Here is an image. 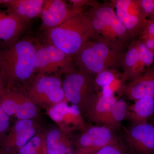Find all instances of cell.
Masks as SVG:
<instances>
[{
  "label": "cell",
  "mask_w": 154,
  "mask_h": 154,
  "mask_svg": "<svg viewBox=\"0 0 154 154\" xmlns=\"http://www.w3.org/2000/svg\"><path fill=\"white\" fill-rule=\"evenodd\" d=\"M39 43L25 37L0 49V75L5 88L30 83L33 79L35 54Z\"/></svg>",
  "instance_id": "obj_1"
},
{
  "label": "cell",
  "mask_w": 154,
  "mask_h": 154,
  "mask_svg": "<svg viewBox=\"0 0 154 154\" xmlns=\"http://www.w3.org/2000/svg\"><path fill=\"white\" fill-rule=\"evenodd\" d=\"M88 13L91 20L92 34L90 40L110 45L125 48L132 39L128 30L114 12L112 2L100 3L91 1Z\"/></svg>",
  "instance_id": "obj_2"
},
{
  "label": "cell",
  "mask_w": 154,
  "mask_h": 154,
  "mask_svg": "<svg viewBox=\"0 0 154 154\" xmlns=\"http://www.w3.org/2000/svg\"><path fill=\"white\" fill-rule=\"evenodd\" d=\"M46 33V43L73 57L90 40L92 34L91 20L86 13L80 10Z\"/></svg>",
  "instance_id": "obj_3"
},
{
  "label": "cell",
  "mask_w": 154,
  "mask_h": 154,
  "mask_svg": "<svg viewBox=\"0 0 154 154\" xmlns=\"http://www.w3.org/2000/svg\"><path fill=\"white\" fill-rule=\"evenodd\" d=\"M125 48L90 40L73 57L78 69L95 77L103 71L122 68Z\"/></svg>",
  "instance_id": "obj_4"
},
{
  "label": "cell",
  "mask_w": 154,
  "mask_h": 154,
  "mask_svg": "<svg viewBox=\"0 0 154 154\" xmlns=\"http://www.w3.org/2000/svg\"><path fill=\"white\" fill-rule=\"evenodd\" d=\"M95 76L78 69L65 74L62 86L66 101L86 110L100 92L95 85Z\"/></svg>",
  "instance_id": "obj_5"
},
{
  "label": "cell",
  "mask_w": 154,
  "mask_h": 154,
  "mask_svg": "<svg viewBox=\"0 0 154 154\" xmlns=\"http://www.w3.org/2000/svg\"><path fill=\"white\" fill-rule=\"evenodd\" d=\"M76 65L72 56L52 45L39 43L34 60L35 73L65 74L74 70Z\"/></svg>",
  "instance_id": "obj_6"
},
{
  "label": "cell",
  "mask_w": 154,
  "mask_h": 154,
  "mask_svg": "<svg viewBox=\"0 0 154 154\" xmlns=\"http://www.w3.org/2000/svg\"><path fill=\"white\" fill-rule=\"evenodd\" d=\"M61 74H37L28 87L27 94L34 103L56 104L66 101Z\"/></svg>",
  "instance_id": "obj_7"
},
{
  "label": "cell",
  "mask_w": 154,
  "mask_h": 154,
  "mask_svg": "<svg viewBox=\"0 0 154 154\" xmlns=\"http://www.w3.org/2000/svg\"><path fill=\"white\" fill-rule=\"evenodd\" d=\"M0 105L8 115L20 119H30L37 113L34 102L28 94L17 87L5 88L0 95Z\"/></svg>",
  "instance_id": "obj_8"
},
{
  "label": "cell",
  "mask_w": 154,
  "mask_h": 154,
  "mask_svg": "<svg viewBox=\"0 0 154 154\" xmlns=\"http://www.w3.org/2000/svg\"><path fill=\"white\" fill-rule=\"evenodd\" d=\"M116 11V14L131 38L142 33L148 20L140 5L139 0L111 1Z\"/></svg>",
  "instance_id": "obj_9"
},
{
  "label": "cell",
  "mask_w": 154,
  "mask_h": 154,
  "mask_svg": "<svg viewBox=\"0 0 154 154\" xmlns=\"http://www.w3.org/2000/svg\"><path fill=\"white\" fill-rule=\"evenodd\" d=\"M119 142L113 129L105 125L90 127L78 139L80 154H96L102 148Z\"/></svg>",
  "instance_id": "obj_10"
},
{
  "label": "cell",
  "mask_w": 154,
  "mask_h": 154,
  "mask_svg": "<svg viewBox=\"0 0 154 154\" xmlns=\"http://www.w3.org/2000/svg\"><path fill=\"white\" fill-rule=\"evenodd\" d=\"M126 146L133 154H151L154 152V125L149 123L133 125L124 135Z\"/></svg>",
  "instance_id": "obj_11"
},
{
  "label": "cell",
  "mask_w": 154,
  "mask_h": 154,
  "mask_svg": "<svg viewBox=\"0 0 154 154\" xmlns=\"http://www.w3.org/2000/svg\"><path fill=\"white\" fill-rule=\"evenodd\" d=\"M62 0H44L39 17L41 18V28L45 32L59 26L75 12Z\"/></svg>",
  "instance_id": "obj_12"
},
{
  "label": "cell",
  "mask_w": 154,
  "mask_h": 154,
  "mask_svg": "<svg viewBox=\"0 0 154 154\" xmlns=\"http://www.w3.org/2000/svg\"><path fill=\"white\" fill-rule=\"evenodd\" d=\"M129 100L144 98L154 99V64L147 69L139 76L125 84L119 91Z\"/></svg>",
  "instance_id": "obj_13"
},
{
  "label": "cell",
  "mask_w": 154,
  "mask_h": 154,
  "mask_svg": "<svg viewBox=\"0 0 154 154\" xmlns=\"http://www.w3.org/2000/svg\"><path fill=\"white\" fill-rule=\"evenodd\" d=\"M7 14L28 23L40 15L44 0H4Z\"/></svg>",
  "instance_id": "obj_14"
},
{
  "label": "cell",
  "mask_w": 154,
  "mask_h": 154,
  "mask_svg": "<svg viewBox=\"0 0 154 154\" xmlns=\"http://www.w3.org/2000/svg\"><path fill=\"white\" fill-rule=\"evenodd\" d=\"M27 23L0 12V49L8 47L21 38Z\"/></svg>",
  "instance_id": "obj_15"
},
{
  "label": "cell",
  "mask_w": 154,
  "mask_h": 154,
  "mask_svg": "<svg viewBox=\"0 0 154 154\" xmlns=\"http://www.w3.org/2000/svg\"><path fill=\"white\" fill-rule=\"evenodd\" d=\"M116 100L114 95H104L100 92L86 110V116L90 121L106 126L110 110Z\"/></svg>",
  "instance_id": "obj_16"
},
{
  "label": "cell",
  "mask_w": 154,
  "mask_h": 154,
  "mask_svg": "<svg viewBox=\"0 0 154 154\" xmlns=\"http://www.w3.org/2000/svg\"><path fill=\"white\" fill-rule=\"evenodd\" d=\"M36 130L31 119H20L15 123L6 138L9 145L22 148L35 137Z\"/></svg>",
  "instance_id": "obj_17"
},
{
  "label": "cell",
  "mask_w": 154,
  "mask_h": 154,
  "mask_svg": "<svg viewBox=\"0 0 154 154\" xmlns=\"http://www.w3.org/2000/svg\"><path fill=\"white\" fill-rule=\"evenodd\" d=\"M154 113V99L144 98L135 101L131 106L128 107L126 119L133 125L147 123L148 119Z\"/></svg>",
  "instance_id": "obj_18"
},
{
  "label": "cell",
  "mask_w": 154,
  "mask_h": 154,
  "mask_svg": "<svg viewBox=\"0 0 154 154\" xmlns=\"http://www.w3.org/2000/svg\"><path fill=\"white\" fill-rule=\"evenodd\" d=\"M139 61L138 40H137L132 42L128 45L123 57L122 68L126 81H132L139 76Z\"/></svg>",
  "instance_id": "obj_19"
},
{
  "label": "cell",
  "mask_w": 154,
  "mask_h": 154,
  "mask_svg": "<svg viewBox=\"0 0 154 154\" xmlns=\"http://www.w3.org/2000/svg\"><path fill=\"white\" fill-rule=\"evenodd\" d=\"M81 111L78 105H72L69 106L67 101H63L54 104L50 108L48 114L54 121L60 122L63 120L66 115L72 114L75 116H79Z\"/></svg>",
  "instance_id": "obj_20"
},
{
  "label": "cell",
  "mask_w": 154,
  "mask_h": 154,
  "mask_svg": "<svg viewBox=\"0 0 154 154\" xmlns=\"http://www.w3.org/2000/svg\"><path fill=\"white\" fill-rule=\"evenodd\" d=\"M128 107L124 99H117L110 110L106 126L112 129L119 126L122 121L126 118Z\"/></svg>",
  "instance_id": "obj_21"
},
{
  "label": "cell",
  "mask_w": 154,
  "mask_h": 154,
  "mask_svg": "<svg viewBox=\"0 0 154 154\" xmlns=\"http://www.w3.org/2000/svg\"><path fill=\"white\" fill-rule=\"evenodd\" d=\"M60 131L54 129L48 134L46 138L47 151L48 154H66V146Z\"/></svg>",
  "instance_id": "obj_22"
},
{
  "label": "cell",
  "mask_w": 154,
  "mask_h": 154,
  "mask_svg": "<svg viewBox=\"0 0 154 154\" xmlns=\"http://www.w3.org/2000/svg\"><path fill=\"white\" fill-rule=\"evenodd\" d=\"M138 50L139 53V69L143 74L151 66L154 62V53L148 48L143 41L139 38Z\"/></svg>",
  "instance_id": "obj_23"
},
{
  "label": "cell",
  "mask_w": 154,
  "mask_h": 154,
  "mask_svg": "<svg viewBox=\"0 0 154 154\" xmlns=\"http://www.w3.org/2000/svg\"><path fill=\"white\" fill-rule=\"evenodd\" d=\"M120 73L117 69L106 70L100 72L95 77V85L98 88L110 86Z\"/></svg>",
  "instance_id": "obj_24"
},
{
  "label": "cell",
  "mask_w": 154,
  "mask_h": 154,
  "mask_svg": "<svg viewBox=\"0 0 154 154\" xmlns=\"http://www.w3.org/2000/svg\"><path fill=\"white\" fill-rule=\"evenodd\" d=\"M42 140L41 137L35 136L28 143L20 148L19 154H37V149L42 145Z\"/></svg>",
  "instance_id": "obj_25"
},
{
  "label": "cell",
  "mask_w": 154,
  "mask_h": 154,
  "mask_svg": "<svg viewBox=\"0 0 154 154\" xmlns=\"http://www.w3.org/2000/svg\"><path fill=\"white\" fill-rule=\"evenodd\" d=\"M124 145L119 141L102 148L96 154H125Z\"/></svg>",
  "instance_id": "obj_26"
},
{
  "label": "cell",
  "mask_w": 154,
  "mask_h": 154,
  "mask_svg": "<svg viewBox=\"0 0 154 154\" xmlns=\"http://www.w3.org/2000/svg\"><path fill=\"white\" fill-rule=\"evenodd\" d=\"M139 2L146 18L150 19L154 12V0H139Z\"/></svg>",
  "instance_id": "obj_27"
},
{
  "label": "cell",
  "mask_w": 154,
  "mask_h": 154,
  "mask_svg": "<svg viewBox=\"0 0 154 154\" xmlns=\"http://www.w3.org/2000/svg\"><path fill=\"white\" fill-rule=\"evenodd\" d=\"M10 116L0 105V137L6 132L10 125Z\"/></svg>",
  "instance_id": "obj_28"
},
{
  "label": "cell",
  "mask_w": 154,
  "mask_h": 154,
  "mask_svg": "<svg viewBox=\"0 0 154 154\" xmlns=\"http://www.w3.org/2000/svg\"><path fill=\"white\" fill-rule=\"evenodd\" d=\"M91 1L88 0H71L69 2L71 3L70 7L75 11L82 10L84 6L89 5Z\"/></svg>",
  "instance_id": "obj_29"
},
{
  "label": "cell",
  "mask_w": 154,
  "mask_h": 154,
  "mask_svg": "<svg viewBox=\"0 0 154 154\" xmlns=\"http://www.w3.org/2000/svg\"><path fill=\"white\" fill-rule=\"evenodd\" d=\"M141 34L147 35L154 38V20H148L145 27Z\"/></svg>",
  "instance_id": "obj_30"
},
{
  "label": "cell",
  "mask_w": 154,
  "mask_h": 154,
  "mask_svg": "<svg viewBox=\"0 0 154 154\" xmlns=\"http://www.w3.org/2000/svg\"><path fill=\"white\" fill-rule=\"evenodd\" d=\"M5 88V85L2 78L0 75V95L3 93Z\"/></svg>",
  "instance_id": "obj_31"
},
{
  "label": "cell",
  "mask_w": 154,
  "mask_h": 154,
  "mask_svg": "<svg viewBox=\"0 0 154 154\" xmlns=\"http://www.w3.org/2000/svg\"><path fill=\"white\" fill-rule=\"evenodd\" d=\"M4 0H0V5L4 4Z\"/></svg>",
  "instance_id": "obj_32"
},
{
  "label": "cell",
  "mask_w": 154,
  "mask_h": 154,
  "mask_svg": "<svg viewBox=\"0 0 154 154\" xmlns=\"http://www.w3.org/2000/svg\"><path fill=\"white\" fill-rule=\"evenodd\" d=\"M150 20H154V12L152 16V18L150 19Z\"/></svg>",
  "instance_id": "obj_33"
},
{
  "label": "cell",
  "mask_w": 154,
  "mask_h": 154,
  "mask_svg": "<svg viewBox=\"0 0 154 154\" xmlns=\"http://www.w3.org/2000/svg\"><path fill=\"white\" fill-rule=\"evenodd\" d=\"M67 154H74L72 152H71Z\"/></svg>",
  "instance_id": "obj_34"
}]
</instances>
